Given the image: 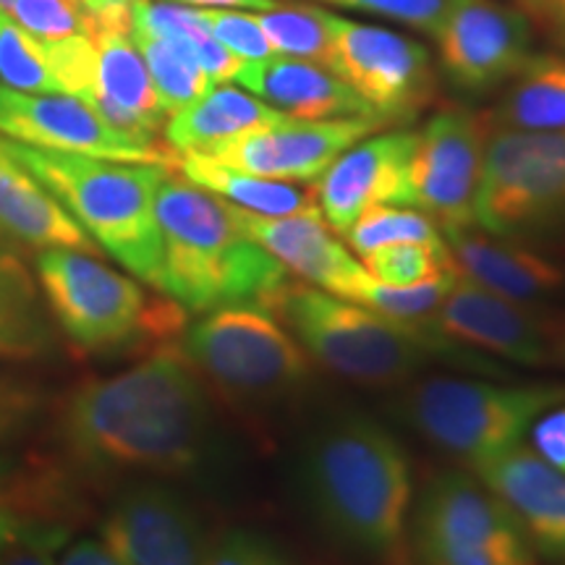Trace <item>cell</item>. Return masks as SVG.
<instances>
[{"label":"cell","instance_id":"d4e9b609","mask_svg":"<svg viewBox=\"0 0 565 565\" xmlns=\"http://www.w3.org/2000/svg\"><path fill=\"white\" fill-rule=\"evenodd\" d=\"M286 113L236 87H212L200 100L173 113L166 121V139L175 152L204 154L246 131L286 121Z\"/></svg>","mask_w":565,"mask_h":565},{"label":"cell","instance_id":"c3c4849f","mask_svg":"<svg viewBox=\"0 0 565 565\" xmlns=\"http://www.w3.org/2000/svg\"><path fill=\"white\" fill-rule=\"evenodd\" d=\"M519 3H524V6H532V9H542V6L550 3V0H519Z\"/></svg>","mask_w":565,"mask_h":565},{"label":"cell","instance_id":"ba28073f","mask_svg":"<svg viewBox=\"0 0 565 565\" xmlns=\"http://www.w3.org/2000/svg\"><path fill=\"white\" fill-rule=\"evenodd\" d=\"M179 349L200 377L252 404L288 398L312 380V359L286 324L249 303L204 312L183 330Z\"/></svg>","mask_w":565,"mask_h":565},{"label":"cell","instance_id":"4fadbf2b","mask_svg":"<svg viewBox=\"0 0 565 565\" xmlns=\"http://www.w3.org/2000/svg\"><path fill=\"white\" fill-rule=\"evenodd\" d=\"M490 131L487 113L448 108L429 118L419 134L412 160L414 207L433 217L437 228L477 225V194Z\"/></svg>","mask_w":565,"mask_h":565},{"label":"cell","instance_id":"f546056e","mask_svg":"<svg viewBox=\"0 0 565 565\" xmlns=\"http://www.w3.org/2000/svg\"><path fill=\"white\" fill-rule=\"evenodd\" d=\"M131 38L147 63L152 87L158 92L160 108L166 116H173L186 105L200 100L204 92L212 87V82L196 63L192 51H186L179 42L137 30H131Z\"/></svg>","mask_w":565,"mask_h":565},{"label":"cell","instance_id":"277c9868","mask_svg":"<svg viewBox=\"0 0 565 565\" xmlns=\"http://www.w3.org/2000/svg\"><path fill=\"white\" fill-rule=\"evenodd\" d=\"M6 145L89 233L92 242L160 291L162 236L154 217V194L171 168L38 150L11 139Z\"/></svg>","mask_w":565,"mask_h":565},{"label":"cell","instance_id":"d6a6232c","mask_svg":"<svg viewBox=\"0 0 565 565\" xmlns=\"http://www.w3.org/2000/svg\"><path fill=\"white\" fill-rule=\"evenodd\" d=\"M343 236L351 249L362 254V257L391 244L443 242V233L433 217L412 207H401V204H377V207H370L353 221V225Z\"/></svg>","mask_w":565,"mask_h":565},{"label":"cell","instance_id":"681fc988","mask_svg":"<svg viewBox=\"0 0 565 565\" xmlns=\"http://www.w3.org/2000/svg\"><path fill=\"white\" fill-rule=\"evenodd\" d=\"M553 3H555V9H557V13H561L563 24H565V0H553Z\"/></svg>","mask_w":565,"mask_h":565},{"label":"cell","instance_id":"e575fe53","mask_svg":"<svg viewBox=\"0 0 565 565\" xmlns=\"http://www.w3.org/2000/svg\"><path fill=\"white\" fill-rule=\"evenodd\" d=\"M366 273L387 286H416L454 270L448 244H391L366 254Z\"/></svg>","mask_w":565,"mask_h":565},{"label":"cell","instance_id":"e0dca14e","mask_svg":"<svg viewBox=\"0 0 565 565\" xmlns=\"http://www.w3.org/2000/svg\"><path fill=\"white\" fill-rule=\"evenodd\" d=\"M456 345H475L519 364H553V320L458 275L429 328Z\"/></svg>","mask_w":565,"mask_h":565},{"label":"cell","instance_id":"7c38bea8","mask_svg":"<svg viewBox=\"0 0 565 565\" xmlns=\"http://www.w3.org/2000/svg\"><path fill=\"white\" fill-rule=\"evenodd\" d=\"M0 134L11 141L51 152L87 154L118 162L173 168L171 147L110 126L95 108L71 95H32L0 84Z\"/></svg>","mask_w":565,"mask_h":565},{"label":"cell","instance_id":"3957f363","mask_svg":"<svg viewBox=\"0 0 565 565\" xmlns=\"http://www.w3.org/2000/svg\"><path fill=\"white\" fill-rule=\"evenodd\" d=\"M162 236V286L186 312L221 307H270L291 280L270 252L244 236L236 207L192 181L162 179L154 194Z\"/></svg>","mask_w":565,"mask_h":565},{"label":"cell","instance_id":"4dcf8cb0","mask_svg":"<svg viewBox=\"0 0 565 565\" xmlns=\"http://www.w3.org/2000/svg\"><path fill=\"white\" fill-rule=\"evenodd\" d=\"M456 278V267L454 270L437 275L433 280L416 282V286H387V282L366 275V278L356 286V291L351 294L349 301L364 303V307L374 309V312L383 317H391L395 322L427 330L435 312L445 301V296L454 288Z\"/></svg>","mask_w":565,"mask_h":565},{"label":"cell","instance_id":"5b68a950","mask_svg":"<svg viewBox=\"0 0 565 565\" xmlns=\"http://www.w3.org/2000/svg\"><path fill=\"white\" fill-rule=\"evenodd\" d=\"M267 312L286 324L309 359L353 383H404L433 356L494 372V364H479L482 359L461 353L456 343L433 330L395 322L364 303L341 299L307 282L288 280Z\"/></svg>","mask_w":565,"mask_h":565},{"label":"cell","instance_id":"ffe728a7","mask_svg":"<svg viewBox=\"0 0 565 565\" xmlns=\"http://www.w3.org/2000/svg\"><path fill=\"white\" fill-rule=\"evenodd\" d=\"M236 217L246 238L270 252L288 273L328 294L351 299L359 282L370 275L333 236L322 215L265 217L236 207Z\"/></svg>","mask_w":565,"mask_h":565},{"label":"cell","instance_id":"d6986e66","mask_svg":"<svg viewBox=\"0 0 565 565\" xmlns=\"http://www.w3.org/2000/svg\"><path fill=\"white\" fill-rule=\"evenodd\" d=\"M471 471L513 513L536 557L553 565H565L563 471H557L534 448H524V445L479 461Z\"/></svg>","mask_w":565,"mask_h":565},{"label":"cell","instance_id":"484cf974","mask_svg":"<svg viewBox=\"0 0 565 565\" xmlns=\"http://www.w3.org/2000/svg\"><path fill=\"white\" fill-rule=\"evenodd\" d=\"M175 168L183 179L207 189V192L223 196L233 207L254 212L265 217H286V215H322L317 204L315 186H296L291 181L259 179L242 171H233L221 162H212L204 154L183 152L179 154Z\"/></svg>","mask_w":565,"mask_h":565},{"label":"cell","instance_id":"ab89813d","mask_svg":"<svg viewBox=\"0 0 565 565\" xmlns=\"http://www.w3.org/2000/svg\"><path fill=\"white\" fill-rule=\"evenodd\" d=\"M66 542V532L61 526H30L26 524L17 540L0 550V565H58L55 550Z\"/></svg>","mask_w":565,"mask_h":565},{"label":"cell","instance_id":"9c48e42d","mask_svg":"<svg viewBox=\"0 0 565 565\" xmlns=\"http://www.w3.org/2000/svg\"><path fill=\"white\" fill-rule=\"evenodd\" d=\"M412 553L419 565H542L513 513L458 471L433 479L422 492Z\"/></svg>","mask_w":565,"mask_h":565},{"label":"cell","instance_id":"cb8c5ba5","mask_svg":"<svg viewBox=\"0 0 565 565\" xmlns=\"http://www.w3.org/2000/svg\"><path fill=\"white\" fill-rule=\"evenodd\" d=\"M0 238L32 249H79L97 254L100 246L71 217L0 137Z\"/></svg>","mask_w":565,"mask_h":565},{"label":"cell","instance_id":"f907efd6","mask_svg":"<svg viewBox=\"0 0 565 565\" xmlns=\"http://www.w3.org/2000/svg\"><path fill=\"white\" fill-rule=\"evenodd\" d=\"M9 3H11V0H0V11L9 9Z\"/></svg>","mask_w":565,"mask_h":565},{"label":"cell","instance_id":"f6af8a7d","mask_svg":"<svg viewBox=\"0 0 565 565\" xmlns=\"http://www.w3.org/2000/svg\"><path fill=\"white\" fill-rule=\"evenodd\" d=\"M179 6H207V9H252V11H273L280 3L275 0H168Z\"/></svg>","mask_w":565,"mask_h":565},{"label":"cell","instance_id":"8fae6325","mask_svg":"<svg viewBox=\"0 0 565 565\" xmlns=\"http://www.w3.org/2000/svg\"><path fill=\"white\" fill-rule=\"evenodd\" d=\"M324 21L333 40L330 68L351 84L374 116L385 124L401 121L435 100V71L419 42L383 26L356 24L335 13H328Z\"/></svg>","mask_w":565,"mask_h":565},{"label":"cell","instance_id":"f1b7e54d","mask_svg":"<svg viewBox=\"0 0 565 565\" xmlns=\"http://www.w3.org/2000/svg\"><path fill=\"white\" fill-rule=\"evenodd\" d=\"M487 121L492 129L565 131V61H529L519 74V84Z\"/></svg>","mask_w":565,"mask_h":565},{"label":"cell","instance_id":"f35d334b","mask_svg":"<svg viewBox=\"0 0 565 565\" xmlns=\"http://www.w3.org/2000/svg\"><path fill=\"white\" fill-rule=\"evenodd\" d=\"M328 3L380 13V17L404 21L408 26L435 34L450 0H328Z\"/></svg>","mask_w":565,"mask_h":565},{"label":"cell","instance_id":"ee69618b","mask_svg":"<svg viewBox=\"0 0 565 565\" xmlns=\"http://www.w3.org/2000/svg\"><path fill=\"white\" fill-rule=\"evenodd\" d=\"M100 24H131L134 0H79Z\"/></svg>","mask_w":565,"mask_h":565},{"label":"cell","instance_id":"6da1fadb","mask_svg":"<svg viewBox=\"0 0 565 565\" xmlns=\"http://www.w3.org/2000/svg\"><path fill=\"white\" fill-rule=\"evenodd\" d=\"M207 433L202 377L179 343L79 385L61 412L68 454L105 475H181L202 458Z\"/></svg>","mask_w":565,"mask_h":565},{"label":"cell","instance_id":"7a4b0ae2","mask_svg":"<svg viewBox=\"0 0 565 565\" xmlns=\"http://www.w3.org/2000/svg\"><path fill=\"white\" fill-rule=\"evenodd\" d=\"M303 492L338 545L374 563L401 557L412 466L383 424L351 414L324 424L303 454Z\"/></svg>","mask_w":565,"mask_h":565},{"label":"cell","instance_id":"9a60e30c","mask_svg":"<svg viewBox=\"0 0 565 565\" xmlns=\"http://www.w3.org/2000/svg\"><path fill=\"white\" fill-rule=\"evenodd\" d=\"M103 542L126 565H207L215 540L179 492L141 484L113 503Z\"/></svg>","mask_w":565,"mask_h":565},{"label":"cell","instance_id":"74e56055","mask_svg":"<svg viewBox=\"0 0 565 565\" xmlns=\"http://www.w3.org/2000/svg\"><path fill=\"white\" fill-rule=\"evenodd\" d=\"M207 565H296L275 542L257 532H236L223 534L215 540Z\"/></svg>","mask_w":565,"mask_h":565},{"label":"cell","instance_id":"b9f144b4","mask_svg":"<svg viewBox=\"0 0 565 565\" xmlns=\"http://www.w3.org/2000/svg\"><path fill=\"white\" fill-rule=\"evenodd\" d=\"M532 448L565 475V404L550 408L529 429Z\"/></svg>","mask_w":565,"mask_h":565},{"label":"cell","instance_id":"836d02e7","mask_svg":"<svg viewBox=\"0 0 565 565\" xmlns=\"http://www.w3.org/2000/svg\"><path fill=\"white\" fill-rule=\"evenodd\" d=\"M0 82L32 95H63L45 42L0 11Z\"/></svg>","mask_w":565,"mask_h":565},{"label":"cell","instance_id":"52a82bcc","mask_svg":"<svg viewBox=\"0 0 565 565\" xmlns=\"http://www.w3.org/2000/svg\"><path fill=\"white\" fill-rule=\"evenodd\" d=\"M561 404L565 387L435 377L408 387L395 408L424 440L475 469L521 445L532 424Z\"/></svg>","mask_w":565,"mask_h":565},{"label":"cell","instance_id":"83f0119b","mask_svg":"<svg viewBox=\"0 0 565 565\" xmlns=\"http://www.w3.org/2000/svg\"><path fill=\"white\" fill-rule=\"evenodd\" d=\"M131 30L154 34V38L162 40H173L186 47V51H192L196 63H200L212 84L233 82L244 63L228 47L217 42L215 34L210 32L202 11H196L194 6L134 0Z\"/></svg>","mask_w":565,"mask_h":565},{"label":"cell","instance_id":"d590c367","mask_svg":"<svg viewBox=\"0 0 565 565\" xmlns=\"http://www.w3.org/2000/svg\"><path fill=\"white\" fill-rule=\"evenodd\" d=\"M6 13L42 42L95 38L97 19L79 0H11Z\"/></svg>","mask_w":565,"mask_h":565},{"label":"cell","instance_id":"1f68e13d","mask_svg":"<svg viewBox=\"0 0 565 565\" xmlns=\"http://www.w3.org/2000/svg\"><path fill=\"white\" fill-rule=\"evenodd\" d=\"M324 17L328 11L315 9V6H278V9L259 13L257 21L278 55L307 58L330 68L333 40H330Z\"/></svg>","mask_w":565,"mask_h":565},{"label":"cell","instance_id":"4316f807","mask_svg":"<svg viewBox=\"0 0 565 565\" xmlns=\"http://www.w3.org/2000/svg\"><path fill=\"white\" fill-rule=\"evenodd\" d=\"M53 341L38 278L17 252L0 244V359H42L53 351Z\"/></svg>","mask_w":565,"mask_h":565},{"label":"cell","instance_id":"8d00e7d4","mask_svg":"<svg viewBox=\"0 0 565 565\" xmlns=\"http://www.w3.org/2000/svg\"><path fill=\"white\" fill-rule=\"evenodd\" d=\"M202 17L207 21L210 32L215 34L217 42L228 47L238 61L252 63V61H265L270 58V55H275L273 45L265 38L263 26H259L257 17H252V13L204 9Z\"/></svg>","mask_w":565,"mask_h":565},{"label":"cell","instance_id":"60d3db41","mask_svg":"<svg viewBox=\"0 0 565 565\" xmlns=\"http://www.w3.org/2000/svg\"><path fill=\"white\" fill-rule=\"evenodd\" d=\"M42 395L26 380L0 374V440L19 435L40 412Z\"/></svg>","mask_w":565,"mask_h":565},{"label":"cell","instance_id":"603a6c76","mask_svg":"<svg viewBox=\"0 0 565 565\" xmlns=\"http://www.w3.org/2000/svg\"><path fill=\"white\" fill-rule=\"evenodd\" d=\"M254 97L275 105L280 113L301 121H328V118L374 116L351 84H345L335 71L320 63H303L288 55H270L265 61L242 63L236 79ZM383 121V118H380Z\"/></svg>","mask_w":565,"mask_h":565},{"label":"cell","instance_id":"ac0fdd59","mask_svg":"<svg viewBox=\"0 0 565 565\" xmlns=\"http://www.w3.org/2000/svg\"><path fill=\"white\" fill-rule=\"evenodd\" d=\"M416 131L383 134L349 147L315 183L322 217L335 233L351 228L362 212L377 204L414 207L412 160Z\"/></svg>","mask_w":565,"mask_h":565},{"label":"cell","instance_id":"bcb514c9","mask_svg":"<svg viewBox=\"0 0 565 565\" xmlns=\"http://www.w3.org/2000/svg\"><path fill=\"white\" fill-rule=\"evenodd\" d=\"M24 529H26V524L19 519L17 513L9 511V508H0V550L9 545V542L17 540Z\"/></svg>","mask_w":565,"mask_h":565},{"label":"cell","instance_id":"7bdbcfd3","mask_svg":"<svg viewBox=\"0 0 565 565\" xmlns=\"http://www.w3.org/2000/svg\"><path fill=\"white\" fill-rule=\"evenodd\" d=\"M58 565H126L105 542L79 540L63 553Z\"/></svg>","mask_w":565,"mask_h":565},{"label":"cell","instance_id":"7402d4cb","mask_svg":"<svg viewBox=\"0 0 565 565\" xmlns=\"http://www.w3.org/2000/svg\"><path fill=\"white\" fill-rule=\"evenodd\" d=\"M95 95L89 108L116 129L154 139L166 129V113L152 87L150 71L131 38V24H100L95 32Z\"/></svg>","mask_w":565,"mask_h":565},{"label":"cell","instance_id":"44dd1931","mask_svg":"<svg viewBox=\"0 0 565 565\" xmlns=\"http://www.w3.org/2000/svg\"><path fill=\"white\" fill-rule=\"evenodd\" d=\"M456 273L487 291L536 307L565 288V267L529 246L471 228L445 231Z\"/></svg>","mask_w":565,"mask_h":565},{"label":"cell","instance_id":"7dc6e473","mask_svg":"<svg viewBox=\"0 0 565 565\" xmlns=\"http://www.w3.org/2000/svg\"><path fill=\"white\" fill-rule=\"evenodd\" d=\"M553 364H565V317L553 320Z\"/></svg>","mask_w":565,"mask_h":565},{"label":"cell","instance_id":"30bf717a","mask_svg":"<svg viewBox=\"0 0 565 565\" xmlns=\"http://www.w3.org/2000/svg\"><path fill=\"white\" fill-rule=\"evenodd\" d=\"M565 223V131L492 129L477 225L494 236Z\"/></svg>","mask_w":565,"mask_h":565},{"label":"cell","instance_id":"5bb4252c","mask_svg":"<svg viewBox=\"0 0 565 565\" xmlns=\"http://www.w3.org/2000/svg\"><path fill=\"white\" fill-rule=\"evenodd\" d=\"M385 121L372 116L328 118V121H286L246 131L225 141L204 158L273 181H317L349 147L370 137Z\"/></svg>","mask_w":565,"mask_h":565},{"label":"cell","instance_id":"2e32d148","mask_svg":"<svg viewBox=\"0 0 565 565\" xmlns=\"http://www.w3.org/2000/svg\"><path fill=\"white\" fill-rule=\"evenodd\" d=\"M435 38L450 79L475 92L519 76L532 61L529 19L498 0H450Z\"/></svg>","mask_w":565,"mask_h":565},{"label":"cell","instance_id":"8992f818","mask_svg":"<svg viewBox=\"0 0 565 565\" xmlns=\"http://www.w3.org/2000/svg\"><path fill=\"white\" fill-rule=\"evenodd\" d=\"M38 286L47 312L79 351H154L175 343L186 330V309L171 296H150L79 249H40L34 257Z\"/></svg>","mask_w":565,"mask_h":565}]
</instances>
